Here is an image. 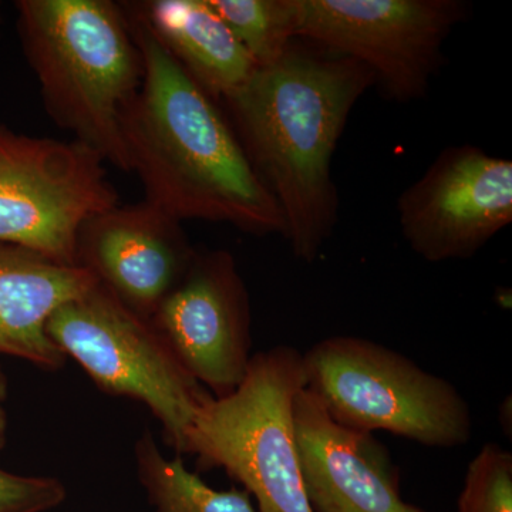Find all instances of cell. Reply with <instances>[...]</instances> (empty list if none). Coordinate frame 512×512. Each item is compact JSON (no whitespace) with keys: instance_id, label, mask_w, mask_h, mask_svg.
Listing matches in <instances>:
<instances>
[{"instance_id":"1","label":"cell","mask_w":512,"mask_h":512,"mask_svg":"<svg viewBox=\"0 0 512 512\" xmlns=\"http://www.w3.org/2000/svg\"><path fill=\"white\" fill-rule=\"evenodd\" d=\"M375 84L362 63L293 42L224 99L249 163L284 215L293 256L308 264L338 222L333 154L353 107Z\"/></svg>"},{"instance_id":"2","label":"cell","mask_w":512,"mask_h":512,"mask_svg":"<svg viewBox=\"0 0 512 512\" xmlns=\"http://www.w3.org/2000/svg\"><path fill=\"white\" fill-rule=\"evenodd\" d=\"M121 5L144 62L140 92L123 117V140L128 173L140 178L146 201L180 222L285 238L284 215L215 100Z\"/></svg>"},{"instance_id":"3","label":"cell","mask_w":512,"mask_h":512,"mask_svg":"<svg viewBox=\"0 0 512 512\" xmlns=\"http://www.w3.org/2000/svg\"><path fill=\"white\" fill-rule=\"evenodd\" d=\"M23 53L47 114L128 173L123 117L144 79L126 10L111 0H18Z\"/></svg>"},{"instance_id":"4","label":"cell","mask_w":512,"mask_h":512,"mask_svg":"<svg viewBox=\"0 0 512 512\" xmlns=\"http://www.w3.org/2000/svg\"><path fill=\"white\" fill-rule=\"evenodd\" d=\"M305 389L302 353L291 346L252 355L241 384L195 414L185 454L202 470L222 468L259 512H312L303 487L295 400Z\"/></svg>"},{"instance_id":"5","label":"cell","mask_w":512,"mask_h":512,"mask_svg":"<svg viewBox=\"0 0 512 512\" xmlns=\"http://www.w3.org/2000/svg\"><path fill=\"white\" fill-rule=\"evenodd\" d=\"M302 363L305 389L340 426L434 448L466 446L473 436L470 406L453 383L373 340L330 336Z\"/></svg>"},{"instance_id":"6","label":"cell","mask_w":512,"mask_h":512,"mask_svg":"<svg viewBox=\"0 0 512 512\" xmlns=\"http://www.w3.org/2000/svg\"><path fill=\"white\" fill-rule=\"evenodd\" d=\"M46 332L101 392L147 406L163 427L165 443L177 456L185 454L195 414L212 396L178 362L150 320L96 284L56 309Z\"/></svg>"},{"instance_id":"7","label":"cell","mask_w":512,"mask_h":512,"mask_svg":"<svg viewBox=\"0 0 512 512\" xmlns=\"http://www.w3.org/2000/svg\"><path fill=\"white\" fill-rule=\"evenodd\" d=\"M106 164L80 141L0 124V242L76 266L80 228L120 205Z\"/></svg>"},{"instance_id":"8","label":"cell","mask_w":512,"mask_h":512,"mask_svg":"<svg viewBox=\"0 0 512 512\" xmlns=\"http://www.w3.org/2000/svg\"><path fill=\"white\" fill-rule=\"evenodd\" d=\"M293 33L362 63L384 96H426L451 30L466 18L460 0H291Z\"/></svg>"},{"instance_id":"9","label":"cell","mask_w":512,"mask_h":512,"mask_svg":"<svg viewBox=\"0 0 512 512\" xmlns=\"http://www.w3.org/2000/svg\"><path fill=\"white\" fill-rule=\"evenodd\" d=\"M410 248L429 262L471 258L512 222V161L447 148L397 202Z\"/></svg>"},{"instance_id":"10","label":"cell","mask_w":512,"mask_h":512,"mask_svg":"<svg viewBox=\"0 0 512 512\" xmlns=\"http://www.w3.org/2000/svg\"><path fill=\"white\" fill-rule=\"evenodd\" d=\"M178 362L212 397H224L251 362V303L234 256L197 251L150 319Z\"/></svg>"},{"instance_id":"11","label":"cell","mask_w":512,"mask_h":512,"mask_svg":"<svg viewBox=\"0 0 512 512\" xmlns=\"http://www.w3.org/2000/svg\"><path fill=\"white\" fill-rule=\"evenodd\" d=\"M195 254L181 222L146 200L94 215L76 242V266L146 320L183 279Z\"/></svg>"},{"instance_id":"12","label":"cell","mask_w":512,"mask_h":512,"mask_svg":"<svg viewBox=\"0 0 512 512\" xmlns=\"http://www.w3.org/2000/svg\"><path fill=\"white\" fill-rule=\"evenodd\" d=\"M295 433L312 512H426L402 497L389 450L372 433L335 423L306 389L296 396Z\"/></svg>"},{"instance_id":"13","label":"cell","mask_w":512,"mask_h":512,"mask_svg":"<svg viewBox=\"0 0 512 512\" xmlns=\"http://www.w3.org/2000/svg\"><path fill=\"white\" fill-rule=\"evenodd\" d=\"M96 284L80 266L0 242V355L52 372L62 369L67 357L47 335V320Z\"/></svg>"},{"instance_id":"14","label":"cell","mask_w":512,"mask_h":512,"mask_svg":"<svg viewBox=\"0 0 512 512\" xmlns=\"http://www.w3.org/2000/svg\"><path fill=\"white\" fill-rule=\"evenodd\" d=\"M126 5L214 100L237 92L258 69L210 0H147Z\"/></svg>"},{"instance_id":"15","label":"cell","mask_w":512,"mask_h":512,"mask_svg":"<svg viewBox=\"0 0 512 512\" xmlns=\"http://www.w3.org/2000/svg\"><path fill=\"white\" fill-rule=\"evenodd\" d=\"M137 476L154 512H259L245 490H215L184 466L183 458H167L150 431L134 447Z\"/></svg>"},{"instance_id":"16","label":"cell","mask_w":512,"mask_h":512,"mask_svg":"<svg viewBox=\"0 0 512 512\" xmlns=\"http://www.w3.org/2000/svg\"><path fill=\"white\" fill-rule=\"evenodd\" d=\"M256 66L275 63L295 42L291 0H210Z\"/></svg>"},{"instance_id":"17","label":"cell","mask_w":512,"mask_h":512,"mask_svg":"<svg viewBox=\"0 0 512 512\" xmlns=\"http://www.w3.org/2000/svg\"><path fill=\"white\" fill-rule=\"evenodd\" d=\"M458 512H512V454L487 443L468 464Z\"/></svg>"},{"instance_id":"18","label":"cell","mask_w":512,"mask_h":512,"mask_svg":"<svg viewBox=\"0 0 512 512\" xmlns=\"http://www.w3.org/2000/svg\"><path fill=\"white\" fill-rule=\"evenodd\" d=\"M67 498L56 477L18 476L0 468V512H47Z\"/></svg>"},{"instance_id":"19","label":"cell","mask_w":512,"mask_h":512,"mask_svg":"<svg viewBox=\"0 0 512 512\" xmlns=\"http://www.w3.org/2000/svg\"><path fill=\"white\" fill-rule=\"evenodd\" d=\"M6 399H8V379L0 367V451L6 446L8 440V413H6Z\"/></svg>"},{"instance_id":"20","label":"cell","mask_w":512,"mask_h":512,"mask_svg":"<svg viewBox=\"0 0 512 512\" xmlns=\"http://www.w3.org/2000/svg\"><path fill=\"white\" fill-rule=\"evenodd\" d=\"M0 25H2V3H0Z\"/></svg>"}]
</instances>
